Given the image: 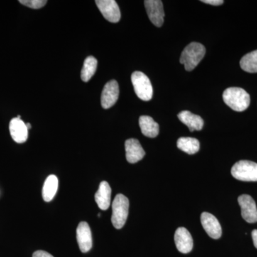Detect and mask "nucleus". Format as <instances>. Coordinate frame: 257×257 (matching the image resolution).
<instances>
[{"label": "nucleus", "mask_w": 257, "mask_h": 257, "mask_svg": "<svg viewBox=\"0 0 257 257\" xmlns=\"http://www.w3.org/2000/svg\"><path fill=\"white\" fill-rule=\"evenodd\" d=\"M131 79L137 96L143 101L151 100L153 96V87L146 74L137 71L132 74Z\"/></svg>", "instance_id": "5"}, {"label": "nucleus", "mask_w": 257, "mask_h": 257, "mask_svg": "<svg viewBox=\"0 0 257 257\" xmlns=\"http://www.w3.org/2000/svg\"><path fill=\"white\" fill-rule=\"evenodd\" d=\"M251 236H252L253 244H254L255 247L257 248V229L253 230L252 232H251Z\"/></svg>", "instance_id": "25"}, {"label": "nucleus", "mask_w": 257, "mask_h": 257, "mask_svg": "<svg viewBox=\"0 0 257 257\" xmlns=\"http://www.w3.org/2000/svg\"><path fill=\"white\" fill-rule=\"evenodd\" d=\"M201 223L203 228L211 238L218 239L222 234L220 223L215 216L210 213L203 212L201 215Z\"/></svg>", "instance_id": "10"}, {"label": "nucleus", "mask_w": 257, "mask_h": 257, "mask_svg": "<svg viewBox=\"0 0 257 257\" xmlns=\"http://www.w3.org/2000/svg\"><path fill=\"white\" fill-rule=\"evenodd\" d=\"M222 96L225 104L236 111L246 110L250 104L249 94L242 88H227Z\"/></svg>", "instance_id": "1"}, {"label": "nucleus", "mask_w": 257, "mask_h": 257, "mask_svg": "<svg viewBox=\"0 0 257 257\" xmlns=\"http://www.w3.org/2000/svg\"><path fill=\"white\" fill-rule=\"evenodd\" d=\"M241 68L248 73H257V50L243 56L240 61Z\"/></svg>", "instance_id": "21"}, {"label": "nucleus", "mask_w": 257, "mask_h": 257, "mask_svg": "<svg viewBox=\"0 0 257 257\" xmlns=\"http://www.w3.org/2000/svg\"><path fill=\"white\" fill-rule=\"evenodd\" d=\"M206 54V49L202 44L192 42L185 47L182 52L180 63L184 64L187 71H192L204 58Z\"/></svg>", "instance_id": "2"}, {"label": "nucleus", "mask_w": 257, "mask_h": 257, "mask_svg": "<svg viewBox=\"0 0 257 257\" xmlns=\"http://www.w3.org/2000/svg\"><path fill=\"white\" fill-rule=\"evenodd\" d=\"M96 6L104 18L112 23H116L121 18V13L117 3L114 0H96Z\"/></svg>", "instance_id": "6"}, {"label": "nucleus", "mask_w": 257, "mask_h": 257, "mask_svg": "<svg viewBox=\"0 0 257 257\" xmlns=\"http://www.w3.org/2000/svg\"><path fill=\"white\" fill-rule=\"evenodd\" d=\"M77 240L83 253H87L92 247V231L86 221L79 223L77 229Z\"/></svg>", "instance_id": "11"}, {"label": "nucleus", "mask_w": 257, "mask_h": 257, "mask_svg": "<svg viewBox=\"0 0 257 257\" xmlns=\"http://www.w3.org/2000/svg\"><path fill=\"white\" fill-rule=\"evenodd\" d=\"M130 202L128 198L119 194L115 197L112 203L111 223L116 229H120L124 226L127 219Z\"/></svg>", "instance_id": "3"}, {"label": "nucleus", "mask_w": 257, "mask_h": 257, "mask_svg": "<svg viewBox=\"0 0 257 257\" xmlns=\"http://www.w3.org/2000/svg\"><path fill=\"white\" fill-rule=\"evenodd\" d=\"M20 3L32 9H40L47 3L46 0H20Z\"/></svg>", "instance_id": "22"}, {"label": "nucleus", "mask_w": 257, "mask_h": 257, "mask_svg": "<svg viewBox=\"0 0 257 257\" xmlns=\"http://www.w3.org/2000/svg\"><path fill=\"white\" fill-rule=\"evenodd\" d=\"M111 189L108 182H101L95 194V202L99 209L106 210L110 206Z\"/></svg>", "instance_id": "15"}, {"label": "nucleus", "mask_w": 257, "mask_h": 257, "mask_svg": "<svg viewBox=\"0 0 257 257\" xmlns=\"http://www.w3.org/2000/svg\"><path fill=\"white\" fill-rule=\"evenodd\" d=\"M202 2L206 4L214 5V6H219L224 3V1L222 0H202Z\"/></svg>", "instance_id": "24"}, {"label": "nucleus", "mask_w": 257, "mask_h": 257, "mask_svg": "<svg viewBox=\"0 0 257 257\" xmlns=\"http://www.w3.org/2000/svg\"><path fill=\"white\" fill-rule=\"evenodd\" d=\"M177 147L189 155H194L199 152L200 144L197 139L192 138H181L177 140Z\"/></svg>", "instance_id": "19"}, {"label": "nucleus", "mask_w": 257, "mask_h": 257, "mask_svg": "<svg viewBox=\"0 0 257 257\" xmlns=\"http://www.w3.org/2000/svg\"><path fill=\"white\" fill-rule=\"evenodd\" d=\"M175 241L176 246L180 252L187 253L192 251L193 248L192 236L186 228L179 227L176 230Z\"/></svg>", "instance_id": "13"}, {"label": "nucleus", "mask_w": 257, "mask_h": 257, "mask_svg": "<svg viewBox=\"0 0 257 257\" xmlns=\"http://www.w3.org/2000/svg\"><path fill=\"white\" fill-rule=\"evenodd\" d=\"M58 189V178L55 175L49 176L45 180L42 188V198L47 202H50L55 197Z\"/></svg>", "instance_id": "18"}, {"label": "nucleus", "mask_w": 257, "mask_h": 257, "mask_svg": "<svg viewBox=\"0 0 257 257\" xmlns=\"http://www.w3.org/2000/svg\"><path fill=\"white\" fill-rule=\"evenodd\" d=\"M142 133L150 138H156L160 133V126L151 116H141L139 120Z\"/></svg>", "instance_id": "17"}, {"label": "nucleus", "mask_w": 257, "mask_h": 257, "mask_svg": "<svg viewBox=\"0 0 257 257\" xmlns=\"http://www.w3.org/2000/svg\"><path fill=\"white\" fill-rule=\"evenodd\" d=\"M119 95V84L116 80H111L104 86L101 92V104L104 109L114 106Z\"/></svg>", "instance_id": "9"}, {"label": "nucleus", "mask_w": 257, "mask_h": 257, "mask_svg": "<svg viewBox=\"0 0 257 257\" xmlns=\"http://www.w3.org/2000/svg\"><path fill=\"white\" fill-rule=\"evenodd\" d=\"M27 127H28V130H30L32 128V125L30 124V123H27L26 124Z\"/></svg>", "instance_id": "26"}, {"label": "nucleus", "mask_w": 257, "mask_h": 257, "mask_svg": "<svg viewBox=\"0 0 257 257\" xmlns=\"http://www.w3.org/2000/svg\"><path fill=\"white\" fill-rule=\"evenodd\" d=\"M97 68V60L93 56H89L85 59L83 65L82 72H81V78L83 82H87L95 74Z\"/></svg>", "instance_id": "20"}, {"label": "nucleus", "mask_w": 257, "mask_h": 257, "mask_svg": "<svg viewBox=\"0 0 257 257\" xmlns=\"http://www.w3.org/2000/svg\"><path fill=\"white\" fill-rule=\"evenodd\" d=\"M179 120L187 125L191 132L202 130L204 126V120L199 115L192 114L189 111H182L178 114Z\"/></svg>", "instance_id": "16"}, {"label": "nucleus", "mask_w": 257, "mask_h": 257, "mask_svg": "<svg viewBox=\"0 0 257 257\" xmlns=\"http://www.w3.org/2000/svg\"><path fill=\"white\" fill-rule=\"evenodd\" d=\"M231 175L242 182H257V164L248 160H241L233 166Z\"/></svg>", "instance_id": "4"}, {"label": "nucleus", "mask_w": 257, "mask_h": 257, "mask_svg": "<svg viewBox=\"0 0 257 257\" xmlns=\"http://www.w3.org/2000/svg\"><path fill=\"white\" fill-rule=\"evenodd\" d=\"M238 202L243 219L248 223L257 222V208L253 198L248 194H242L238 198Z\"/></svg>", "instance_id": "7"}, {"label": "nucleus", "mask_w": 257, "mask_h": 257, "mask_svg": "<svg viewBox=\"0 0 257 257\" xmlns=\"http://www.w3.org/2000/svg\"><path fill=\"white\" fill-rule=\"evenodd\" d=\"M10 132L15 143L23 144L28 140V128L21 119L15 117L10 121Z\"/></svg>", "instance_id": "14"}, {"label": "nucleus", "mask_w": 257, "mask_h": 257, "mask_svg": "<svg viewBox=\"0 0 257 257\" xmlns=\"http://www.w3.org/2000/svg\"><path fill=\"white\" fill-rule=\"evenodd\" d=\"M147 15L152 23L158 28H161L164 23L165 12L163 4L160 0H146L145 1Z\"/></svg>", "instance_id": "8"}, {"label": "nucleus", "mask_w": 257, "mask_h": 257, "mask_svg": "<svg viewBox=\"0 0 257 257\" xmlns=\"http://www.w3.org/2000/svg\"><path fill=\"white\" fill-rule=\"evenodd\" d=\"M32 257H54L50 253L47 252L42 250H39V251H35L32 255Z\"/></svg>", "instance_id": "23"}, {"label": "nucleus", "mask_w": 257, "mask_h": 257, "mask_svg": "<svg viewBox=\"0 0 257 257\" xmlns=\"http://www.w3.org/2000/svg\"><path fill=\"white\" fill-rule=\"evenodd\" d=\"M126 158L128 162L135 164L143 160L145 152L141 144L136 139H128L125 142Z\"/></svg>", "instance_id": "12"}]
</instances>
